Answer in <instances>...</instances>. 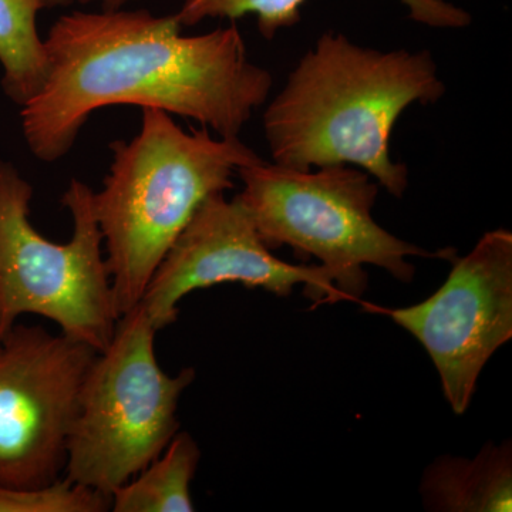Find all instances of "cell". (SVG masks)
Masks as SVG:
<instances>
[{
	"mask_svg": "<svg viewBox=\"0 0 512 512\" xmlns=\"http://www.w3.org/2000/svg\"><path fill=\"white\" fill-rule=\"evenodd\" d=\"M177 15L148 10L73 12L57 19L45 39L42 89L20 107L33 156L55 163L72 150L90 114L111 106L163 110L238 137L274 79L249 59L232 22L185 36Z\"/></svg>",
	"mask_w": 512,
	"mask_h": 512,
	"instance_id": "obj_1",
	"label": "cell"
},
{
	"mask_svg": "<svg viewBox=\"0 0 512 512\" xmlns=\"http://www.w3.org/2000/svg\"><path fill=\"white\" fill-rule=\"evenodd\" d=\"M444 94L430 50H379L323 33L266 107L272 163L302 171L352 165L402 198L409 168L390 156L393 128L410 106Z\"/></svg>",
	"mask_w": 512,
	"mask_h": 512,
	"instance_id": "obj_2",
	"label": "cell"
},
{
	"mask_svg": "<svg viewBox=\"0 0 512 512\" xmlns=\"http://www.w3.org/2000/svg\"><path fill=\"white\" fill-rule=\"evenodd\" d=\"M110 148V173L92 204L121 316L141 302L202 202L232 190L239 168L262 158L239 137H212L205 127L185 131L158 109H143L140 133Z\"/></svg>",
	"mask_w": 512,
	"mask_h": 512,
	"instance_id": "obj_3",
	"label": "cell"
},
{
	"mask_svg": "<svg viewBox=\"0 0 512 512\" xmlns=\"http://www.w3.org/2000/svg\"><path fill=\"white\" fill-rule=\"evenodd\" d=\"M237 175L244 184L237 198L266 247H289L319 259L350 302L362 303L365 265L410 284L416 268L409 258L451 262L457 256L454 248L427 251L380 227L373 218L380 185L352 165L302 171L262 160L239 168Z\"/></svg>",
	"mask_w": 512,
	"mask_h": 512,
	"instance_id": "obj_4",
	"label": "cell"
},
{
	"mask_svg": "<svg viewBox=\"0 0 512 512\" xmlns=\"http://www.w3.org/2000/svg\"><path fill=\"white\" fill-rule=\"evenodd\" d=\"M33 187L0 158V340L23 315L52 320L63 335L97 353L109 346L117 313L93 212V190L72 180L62 204L73 220L66 244H56L30 222Z\"/></svg>",
	"mask_w": 512,
	"mask_h": 512,
	"instance_id": "obj_5",
	"label": "cell"
},
{
	"mask_svg": "<svg viewBox=\"0 0 512 512\" xmlns=\"http://www.w3.org/2000/svg\"><path fill=\"white\" fill-rule=\"evenodd\" d=\"M156 335L141 303L117 320L80 389L64 477L111 495L180 431L178 404L197 373L188 367L167 375L158 365Z\"/></svg>",
	"mask_w": 512,
	"mask_h": 512,
	"instance_id": "obj_6",
	"label": "cell"
},
{
	"mask_svg": "<svg viewBox=\"0 0 512 512\" xmlns=\"http://www.w3.org/2000/svg\"><path fill=\"white\" fill-rule=\"evenodd\" d=\"M97 352L42 326L16 323L0 343V487L62 478L80 389Z\"/></svg>",
	"mask_w": 512,
	"mask_h": 512,
	"instance_id": "obj_7",
	"label": "cell"
},
{
	"mask_svg": "<svg viewBox=\"0 0 512 512\" xmlns=\"http://www.w3.org/2000/svg\"><path fill=\"white\" fill-rule=\"evenodd\" d=\"M426 301L400 309L362 302L419 340L440 376L444 397L461 416L491 356L512 338V234L485 232Z\"/></svg>",
	"mask_w": 512,
	"mask_h": 512,
	"instance_id": "obj_8",
	"label": "cell"
},
{
	"mask_svg": "<svg viewBox=\"0 0 512 512\" xmlns=\"http://www.w3.org/2000/svg\"><path fill=\"white\" fill-rule=\"evenodd\" d=\"M241 284L289 296L303 285L315 303L350 301L323 265H293L266 247L238 198L211 195L192 215L148 282L141 305L154 329L174 325L188 293L220 284Z\"/></svg>",
	"mask_w": 512,
	"mask_h": 512,
	"instance_id": "obj_9",
	"label": "cell"
},
{
	"mask_svg": "<svg viewBox=\"0 0 512 512\" xmlns=\"http://www.w3.org/2000/svg\"><path fill=\"white\" fill-rule=\"evenodd\" d=\"M427 511L510 512L511 441L487 444L476 458L441 457L427 467L420 485Z\"/></svg>",
	"mask_w": 512,
	"mask_h": 512,
	"instance_id": "obj_10",
	"label": "cell"
},
{
	"mask_svg": "<svg viewBox=\"0 0 512 512\" xmlns=\"http://www.w3.org/2000/svg\"><path fill=\"white\" fill-rule=\"evenodd\" d=\"M409 10L410 19L434 29L468 28L473 16L447 0H399ZM306 0H184L178 10L181 25L195 26L205 19H229L232 22L254 15L258 30L272 40L281 30L291 29L302 20Z\"/></svg>",
	"mask_w": 512,
	"mask_h": 512,
	"instance_id": "obj_11",
	"label": "cell"
},
{
	"mask_svg": "<svg viewBox=\"0 0 512 512\" xmlns=\"http://www.w3.org/2000/svg\"><path fill=\"white\" fill-rule=\"evenodd\" d=\"M200 458L197 441L178 431L153 463L111 493V511H194L190 488Z\"/></svg>",
	"mask_w": 512,
	"mask_h": 512,
	"instance_id": "obj_12",
	"label": "cell"
},
{
	"mask_svg": "<svg viewBox=\"0 0 512 512\" xmlns=\"http://www.w3.org/2000/svg\"><path fill=\"white\" fill-rule=\"evenodd\" d=\"M45 8V0H0L2 86L20 107L46 80L45 40L37 32V16Z\"/></svg>",
	"mask_w": 512,
	"mask_h": 512,
	"instance_id": "obj_13",
	"label": "cell"
},
{
	"mask_svg": "<svg viewBox=\"0 0 512 512\" xmlns=\"http://www.w3.org/2000/svg\"><path fill=\"white\" fill-rule=\"evenodd\" d=\"M106 511H111V495L67 477L45 487H0V512Z\"/></svg>",
	"mask_w": 512,
	"mask_h": 512,
	"instance_id": "obj_14",
	"label": "cell"
},
{
	"mask_svg": "<svg viewBox=\"0 0 512 512\" xmlns=\"http://www.w3.org/2000/svg\"><path fill=\"white\" fill-rule=\"evenodd\" d=\"M46 6L52 5H70V3H92L99 2L103 5L104 9H120L121 6L126 5V3L131 2V0H45Z\"/></svg>",
	"mask_w": 512,
	"mask_h": 512,
	"instance_id": "obj_15",
	"label": "cell"
},
{
	"mask_svg": "<svg viewBox=\"0 0 512 512\" xmlns=\"http://www.w3.org/2000/svg\"><path fill=\"white\" fill-rule=\"evenodd\" d=\"M0 343H2V340H0Z\"/></svg>",
	"mask_w": 512,
	"mask_h": 512,
	"instance_id": "obj_16",
	"label": "cell"
}]
</instances>
